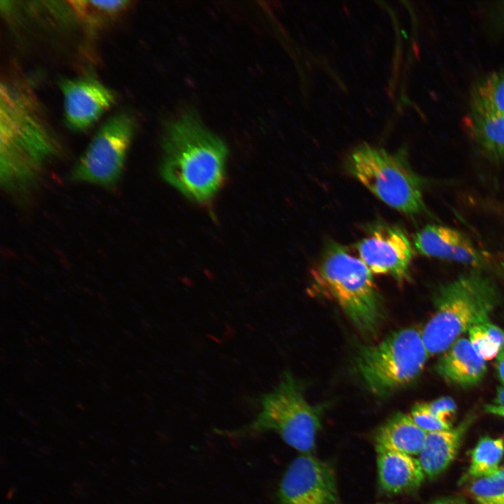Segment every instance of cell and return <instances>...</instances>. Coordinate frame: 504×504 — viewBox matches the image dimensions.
I'll return each instance as SVG.
<instances>
[{
	"instance_id": "obj_1",
	"label": "cell",
	"mask_w": 504,
	"mask_h": 504,
	"mask_svg": "<svg viewBox=\"0 0 504 504\" xmlns=\"http://www.w3.org/2000/svg\"><path fill=\"white\" fill-rule=\"evenodd\" d=\"M61 152L34 92L18 80L0 86V179L10 193L36 186L46 165Z\"/></svg>"
},
{
	"instance_id": "obj_2",
	"label": "cell",
	"mask_w": 504,
	"mask_h": 504,
	"mask_svg": "<svg viewBox=\"0 0 504 504\" xmlns=\"http://www.w3.org/2000/svg\"><path fill=\"white\" fill-rule=\"evenodd\" d=\"M163 150L164 179L192 201L211 202L224 180V143L188 113L169 124Z\"/></svg>"
},
{
	"instance_id": "obj_3",
	"label": "cell",
	"mask_w": 504,
	"mask_h": 504,
	"mask_svg": "<svg viewBox=\"0 0 504 504\" xmlns=\"http://www.w3.org/2000/svg\"><path fill=\"white\" fill-rule=\"evenodd\" d=\"M311 276L315 290L335 300L360 332L376 333L384 315L382 300L372 272L359 258L330 242Z\"/></svg>"
},
{
	"instance_id": "obj_4",
	"label": "cell",
	"mask_w": 504,
	"mask_h": 504,
	"mask_svg": "<svg viewBox=\"0 0 504 504\" xmlns=\"http://www.w3.org/2000/svg\"><path fill=\"white\" fill-rule=\"evenodd\" d=\"M498 298L497 286L479 269L442 285L435 295V311L421 331L429 356L442 354L472 326L489 320Z\"/></svg>"
},
{
	"instance_id": "obj_5",
	"label": "cell",
	"mask_w": 504,
	"mask_h": 504,
	"mask_svg": "<svg viewBox=\"0 0 504 504\" xmlns=\"http://www.w3.org/2000/svg\"><path fill=\"white\" fill-rule=\"evenodd\" d=\"M260 409L247 424L227 431L231 436L248 437L265 432L278 433L301 454H312L321 426V408L305 398L297 379L286 371L278 384L258 398Z\"/></svg>"
},
{
	"instance_id": "obj_6",
	"label": "cell",
	"mask_w": 504,
	"mask_h": 504,
	"mask_svg": "<svg viewBox=\"0 0 504 504\" xmlns=\"http://www.w3.org/2000/svg\"><path fill=\"white\" fill-rule=\"evenodd\" d=\"M346 168L390 207L409 216L426 211L422 180L410 165L404 150L391 153L363 144L349 153Z\"/></svg>"
},
{
	"instance_id": "obj_7",
	"label": "cell",
	"mask_w": 504,
	"mask_h": 504,
	"mask_svg": "<svg viewBox=\"0 0 504 504\" xmlns=\"http://www.w3.org/2000/svg\"><path fill=\"white\" fill-rule=\"evenodd\" d=\"M428 356L421 331L410 327L375 344L359 346L355 366L365 387L377 396L386 397L414 382Z\"/></svg>"
},
{
	"instance_id": "obj_8",
	"label": "cell",
	"mask_w": 504,
	"mask_h": 504,
	"mask_svg": "<svg viewBox=\"0 0 504 504\" xmlns=\"http://www.w3.org/2000/svg\"><path fill=\"white\" fill-rule=\"evenodd\" d=\"M134 130V119L129 113L111 116L92 138L70 178L107 188L115 186L122 174Z\"/></svg>"
},
{
	"instance_id": "obj_9",
	"label": "cell",
	"mask_w": 504,
	"mask_h": 504,
	"mask_svg": "<svg viewBox=\"0 0 504 504\" xmlns=\"http://www.w3.org/2000/svg\"><path fill=\"white\" fill-rule=\"evenodd\" d=\"M277 504H340L333 470L312 454L298 456L282 477Z\"/></svg>"
},
{
	"instance_id": "obj_10",
	"label": "cell",
	"mask_w": 504,
	"mask_h": 504,
	"mask_svg": "<svg viewBox=\"0 0 504 504\" xmlns=\"http://www.w3.org/2000/svg\"><path fill=\"white\" fill-rule=\"evenodd\" d=\"M355 247L372 273L389 275L400 283L409 279L414 248L399 227L376 225Z\"/></svg>"
},
{
	"instance_id": "obj_11",
	"label": "cell",
	"mask_w": 504,
	"mask_h": 504,
	"mask_svg": "<svg viewBox=\"0 0 504 504\" xmlns=\"http://www.w3.org/2000/svg\"><path fill=\"white\" fill-rule=\"evenodd\" d=\"M59 85L65 123L75 132L90 128L115 102L113 91L91 76L62 79Z\"/></svg>"
},
{
	"instance_id": "obj_12",
	"label": "cell",
	"mask_w": 504,
	"mask_h": 504,
	"mask_svg": "<svg viewBox=\"0 0 504 504\" xmlns=\"http://www.w3.org/2000/svg\"><path fill=\"white\" fill-rule=\"evenodd\" d=\"M413 245L423 255L463 264L474 269L482 270L488 263L486 256L468 237L444 225H426L415 234Z\"/></svg>"
},
{
	"instance_id": "obj_13",
	"label": "cell",
	"mask_w": 504,
	"mask_h": 504,
	"mask_svg": "<svg viewBox=\"0 0 504 504\" xmlns=\"http://www.w3.org/2000/svg\"><path fill=\"white\" fill-rule=\"evenodd\" d=\"M378 482L386 494L396 495L418 489L425 478L418 459L413 456L376 447Z\"/></svg>"
},
{
	"instance_id": "obj_14",
	"label": "cell",
	"mask_w": 504,
	"mask_h": 504,
	"mask_svg": "<svg viewBox=\"0 0 504 504\" xmlns=\"http://www.w3.org/2000/svg\"><path fill=\"white\" fill-rule=\"evenodd\" d=\"M435 370L447 383L469 388L482 381L487 368L486 361L477 354L468 339L460 337L442 354Z\"/></svg>"
},
{
	"instance_id": "obj_15",
	"label": "cell",
	"mask_w": 504,
	"mask_h": 504,
	"mask_svg": "<svg viewBox=\"0 0 504 504\" xmlns=\"http://www.w3.org/2000/svg\"><path fill=\"white\" fill-rule=\"evenodd\" d=\"M468 426L463 421L454 428L427 433L418 459L425 476L435 478L452 463Z\"/></svg>"
},
{
	"instance_id": "obj_16",
	"label": "cell",
	"mask_w": 504,
	"mask_h": 504,
	"mask_svg": "<svg viewBox=\"0 0 504 504\" xmlns=\"http://www.w3.org/2000/svg\"><path fill=\"white\" fill-rule=\"evenodd\" d=\"M465 123L484 156L494 162L504 161V115L470 107Z\"/></svg>"
},
{
	"instance_id": "obj_17",
	"label": "cell",
	"mask_w": 504,
	"mask_h": 504,
	"mask_svg": "<svg viewBox=\"0 0 504 504\" xmlns=\"http://www.w3.org/2000/svg\"><path fill=\"white\" fill-rule=\"evenodd\" d=\"M426 435L410 414L398 412L377 428L374 440L376 447L413 456L421 452Z\"/></svg>"
},
{
	"instance_id": "obj_18",
	"label": "cell",
	"mask_w": 504,
	"mask_h": 504,
	"mask_svg": "<svg viewBox=\"0 0 504 504\" xmlns=\"http://www.w3.org/2000/svg\"><path fill=\"white\" fill-rule=\"evenodd\" d=\"M503 454V438H481L472 451L467 477L472 480L496 472Z\"/></svg>"
},
{
	"instance_id": "obj_19",
	"label": "cell",
	"mask_w": 504,
	"mask_h": 504,
	"mask_svg": "<svg viewBox=\"0 0 504 504\" xmlns=\"http://www.w3.org/2000/svg\"><path fill=\"white\" fill-rule=\"evenodd\" d=\"M471 107L504 115V69L490 74L476 85Z\"/></svg>"
},
{
	"instance_id": "obj_20",
	"label": "cell",
	"mask_w": 504,
	"mask_h": 504,
	"mask_svg": "<svg viewBox=\"0 0 504 504\" xmlns=\"http://www.w3.org/2000/svg\"><path fill=\"white\" fill-rule=\"evenodd\" d=\"M72 10L80 20L90 24H99L113 20L123 13L130 1H69Z\"/></svg>"
},
{
	"instance_id": "obj_21",
	"label": "cell",
	"mask_w": 504,
	"mask_h": 504,
	"mask_svg": "<svg viewBox=\"0 0 504 504\" xmlns=\"http://www.w3.org/2000/svg\"><path fill=\"white\" fill-rule=\"evenodd\" d=\"M468 491L479 504H504V468L471 480Z\"/></svg>"
},
{
	"instance_id": "obj_22",
	"label": "cell",
	"mask_w": 504,
	"mask_h": 504,
	"mask_svg": "<svg viewBox=\"0 0 504 504\" xmlns=\"http://www.w3.org/2000/svg\"><path fill=\"white\" fill-rule=\"evenodd\" d=\"M467 332L472 347L485 361L496 358L502 350L485 331L481 323L472 326Z\"/></svg>"
},
{
	"instance_id": "obj_23",
	"label": "cell",
	"mask_w": 504,
	"mask_h": 504,
	"mask_svg": "<svg viewBox=\"0 0 504 504\" xmlns=\"http://www.w3.org/2000/svg\"><path fill=\"white\" fill-rule=\"evenodd\" d=\"M410 415L414 422L426 433L445 430L452 428L435 416L426 402L415 405Z\"/></svg>"
},
{
	"instance_id": "obj_24",
	"label": "cell",
	"mask_w": 504,
	"mask_h": 504,
	"mask_svg": "<svg viewBox=\"0 0 504 504\" xmlns=\"http://www.w3.org/2000/svg\"><path fill=\"white\" fill-rule=\"evenodd\" d=\"M427 404L435 416L452 426V421L456 413V405L452 398L444 396Z\"/></svg>"
},
{
	"instance_id": "obj_25",
	"label": "cell",
	"mask_w": 504,
	"mask_h": 504,
	"mask_svg": "<svg viewBox=\"0 0 504 504\" xmlns=\"http://www.w3.org/2000/svg\"><path fill=\"white\" fill-rule=\"evenodd\" d=\"M482 327L493 342L501 349H504V330L492 323L489 320L481 323Z\"/></svg>"
},
{
	"instance_id": "obj_26",
	"label": "cell",
	"mask_w": 504,
	"mask_h": 504,
	"mask_svg": "<svg viewBox=\"0 0 504 504\" xmlns=\"http://www.w3.org/2000/svg\"><path fill=\"white\" fill-rule=\"evenodd\" d=\"M496 368L501 382L504 384V349L496 356Z\"/></svg>"
},
{
	"instance_id": "obj_27",
	"label": "cell",
	"mask_w": 504,
	"mask_h": 504,
	"mask_svg": "<svg viewBox=\"0 0 504 504\" xmlns=\"http://www.w3.org/2000/svg\"><path fill=\"white\" fill-rule=\"evenodd\" d=\"M430 504H465L463 498L458 497H442L433 500Z\"/></svg>"
},
{
	"instance_id": "obj_28",
	"label": "cell",
	"mask_w": 504,
	"mask_h": 504,
	"mask_svg": "<svg viewBox=\"0 0 504 504\" xmlns=\"http://www.w3.org/2000/svg\"><path fill=\"white\" fill-rule=\"evenodd\" d=\"M484 410L488 413L504 418V405L486 404L484 405Z\"/></svg>"
},
{
	"instance_id": "obj_29",
	"label": "cell",
	"mask_w": 504,
	"mask_h": 504,
	"mask_svg": "<svg viewBox=\"0 0 504 504\" xmlns=\"http://www.w3.org/2000/svg\"><path fill=\"white\" fill-rule=\"evenodd\" d=\"M494 404L504 405V386L497 388Z\"/></svg>"
}]
</instances>
